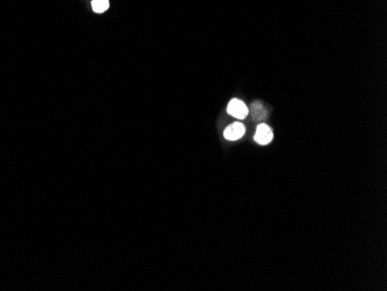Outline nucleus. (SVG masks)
Returning a JSON list of instances; mask_svg holds the SVG:
<instances>
[{
    "label": "nucleus",
    "mask_w": 387,
    "mask_h": 291,
    "mask_svg": "<svg viewBox=\"0 0 387 291\" xmlns=\"http://www.w3.org/2000/svg\"><path fill=\"white\" fill-rule=\"evenodd\" d=\"M244 132H246V129H244V126L242 124V123L236 122L225 129L224 137L228 140L234 142V140H240V138H242Z\"/></svg>",
    "instance_id": "obj_3"
},
{
    "label": "nucleus",
    "mask_w": 387,
    "mask_h": 291,
    "mask_svg": "<svg viewBox=\"0 0 387 291\" xmlns=\"http://www.w3.org/2000/svg\"><path fill=\"white\" fill-rule=\"evenodd\" d=\"M274 138V132L272 128L266 124H260L258 126L256 132H255L254 140L260 145H268L272 143Z\"/></svg>",
    "instance_id": "obj_2"
},
{
    "label": "nucleus",
    "mask_w": 387,
    "mask_h": 291,
    "mask_svg": "<svg viewBox=\"0 0 387 291\" xmlns=\"http://www.w3.org/2000/svg\"><path fill=\"white\" fill-rule=\"evenodd\" d=\"M228 112L231 116H233V118L238 120H244L248 116V114H250V109H248V107L242 100L233 99L231 102L228 104Z\"/></svg>",
    "instance_id": "obj_1"
},
{
    "label": "nucleus",
    "mask_w": 387,
    "mask_h": 291,
    "mask_svg": "<svg viewBox=\"0 0 387 291\" xmlns=\"http://www.w3.org/2000/svg\"><path fill=\"white\" fill-rule=\"evenodd\" d=\"M92 7L96 13H104L109 8V0H93Z\"/></svg>",
    "instance_id": "obj_4"
}]
</instances>
